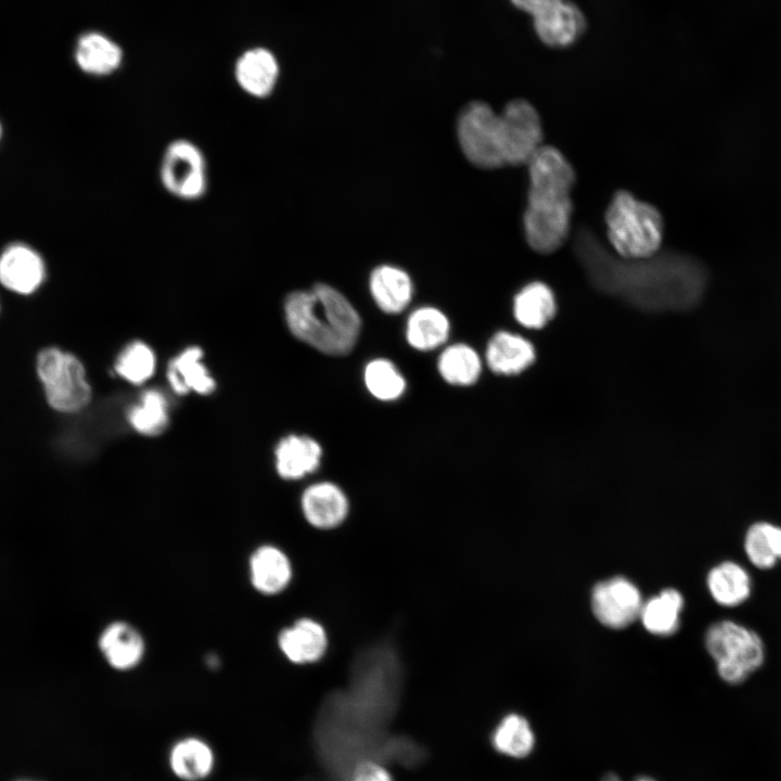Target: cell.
Wrapping results in <instances>:
<instances>
[{
	"label": "cell",
	"mask_w": 781,
	"mask_h": 781,
	"mask_svg": "<svg viewBox=\"0 0 781 781\" xmlns=\"http://www.w3.org/2000/svg\"><path fill=\"white\" fill-rule=\"evenodd\" d=\"M574 248L594 286L639 308L689 309L701 302L707 286L705 268L689 255L658 252L646 258H622L588 229L577 232Z\"/></svg>",
	"instance_id": "1"
},
{
	"label": "cell",
	"mask_w": 781,
	"mask_h": 781,
	"mask_svg": "<svg viewBox=\"0 0 781 781\" xmlns=\"http://www.w3.org/2000/svg\"><path fill=\"white\" fill-rule=\"evenodd\" d=\"M526 165L529 187L523 216L525 238L534 251L550 254L569 234L575 172L566 157L549 145H541Z\"/></svg>",
	"instance_id": "2"
},
{
	"label": "cell",
	"mask_w": 781,
	"mask_h": 781,
	"mask_svg": "<svg viewBox=\"0 0 781 781\" xmlns=\"http://www.w3.org/2000/svg\"><path fill=\"white\" fill-rule=\"evenodd\" d=\"M283 306L291 333L320 353L344 356L355 347L361 330L360 316L333 286L317 283L309 291H293Z\"/></svg>",
	"instance_id": "3"
},
{
	"label": "cell",
	"mask_w": 781,
	"mask_h": 781,
	"mask_svg": "<svg viewBox=\"0 0 781 781\" xmlns=\"http://www.w3.org/2000/svg\"><path fill=\"white\" fill-rule=\"evenodd\" d=\"M457 137L466 159L483 169L522 165L528 152V133L522 118L505 108L496 113L482 101L470 102L461 110Z\"/></svg>",
	"instance_id": "4"
},
{
	"label": "cell",
	"mask_w": 781,
	"mask_h": 781,
	"mask_svg": "<svg viewBox=\"0 0 781 781\" xmlns=\"http://www.w3.org/2000/svg\"><path fill=\"white\" fill-rule=\"evenodd\" d=\"M605 222L607 238L622 258H646L658 253L663 240V218L651 204L628 191H617L610 202Z\"/></svg>",
	"instance_id": "5"
},
{
	"label": "cell",
	"mask_w": 781,
	"mask_h": 781,
	"mask_svg": "<svg viewBox=\"0 0 781 781\" xmlns=\"http://www.w3.org/2000/svg\"><path fill=\"white\" fill-rule=\"evenodd\" d=\"M705 648L716 664L719 677L730 684L744 682L765 661L761 637L729 619L709 626L705 633Z\"/></svg>",
	"instance_id": "6"
},
{
	"label": "cell",
	"mask_w": 781,
	"mask_h": 781,
	"mask_svg": "<svg viewBox=\"0 0 781 781\" xmlns=\"http://www.w3.org/2000/svg\"><path fill=\"white\" fill-rule=\"evenodd\" d=\"M36 372L51 409L64 414L84 411L92 398L82 362L59 347L42 348L36 358Z\"/></svg>",
	"instance_id": "7"
},
{
	"label": "cell",
	"mask_w": 781,
	"mask_h": 781,
	"mask_svg": "<svg viewBox=\"0 0 781 781\" xmlns=\"http://www.w3.org/2000/svg\"><path fill=\"white\" fill-rule=\"evenodd\" d=\"M158 179L164 191L176 200H202L209 185L208 163L202 148L191 139H172L163 151Z\"/></svg>",
	"instance_id": "8"
},
{
	"label": "cell",
	"mask_w": 781,
	"mask_h": 781,
	"mask_svg": "<svg viewBox=\"0 0 781 781\" xmlns=\"http://www.w3.org/2000/svg\"><path fill=\"white\" fill-rule=\"evenodd\" d=\"M642 603L639 589L625 577L603 580L592 589L593 614L610 628L619 629L631 624L639 617Z\"/></svg>",
	"instance_id": "9"
},
{
	"label": "cell",
	"mask_w": 781,
	"mask_h": 781,
	"mask_svg": "<svg viewBox=\"0 0 781 781\" xmlns=\"http://www.w3.org/2000/svg\"><path fill=\"white\" fill-rule=\"evenodd\" d=\"M46 277L43 258L29 245L13 243L0 254V284L8 291L31 295L43 284Z\"/></svg>",
	"instance_id": "10"
},
{
	"label": "cell",
	"mask_w": 781,
	"mask_h": 781,
	"mask_svg": "<svg viewBox=\"0 0 781 781\" xmlns=\"http://www.w3.org/2000/svg\"><path fill=\"white\" fill-rule=\"evenodd\" d=\"M536 36L545 46L564 49L575 44L587 28V20L579 7L561 0L533 17Z\"/></svg>",
	"instance_id": "11"
},
{
	"label": "cell",
	"mask_w": 781,
	"mask_h": 781,
	"mask_svg": "<svg viewBox=\"0 0 781 781\" xmlns=\"http://www.w3.org/2000/svg\"><path fill=\"white\" fill-rule=\"evenodd\" d=\"M99 650L111 668L130 671L143 661L146 652L145 639L140 630L126 620H113L100 632Z\"/></svg>",
	"instance_id": "12"
},
{
	"label": "cell",
	"mask_w": 781,
	"mask_h": 781,
	"mask_svg": "<svg viewBox=\"0 0 781 781\" xmlns=\"http://www.w3.org/2000/svg\"><path fill=\"white\" fill-rule=\"evenodd\" d=\"M247 567L252 587L267 597L283 592L293 578L289 555L271 543L256 547L249 554Z\"/></svg>",
	"instance_id": "13"
},
{
	"label": "cell",
	"mask_w": 781,
	"mask_h": 781,
	"mask_svg": "<svg viewBox=\"0 0 781 781\" xmlns=\"http://www.w3.org/2000/svg\"><path fill=\"white\" fill-rule=\"evenodd\" d=\"M329 645L324 627L317 620L303 617L279 632L278 646L284 657L295 665L320 661Z\"/></svg>",
	"instance_id": "14"
},
{
	"label": "cell",
	"mask_w": 781,
	"mask_h": 781,
	"mask_svg": "<svg viewBox=\"0 0 781 781\" xmlns=\"http://www.w3.org/2000/svg\"><path fill=\"white\" fill-rule=\"evenodd\" d=\"M300 508L305 520L312 527L333 529L346 520L349 502L341 487L330 482H320L304 490Z\"/></svg>",
	"instance_id": "15"
},
{
	"label": "cell",
	"mask_w": 781,
	"mask_h": 781,
	"mask_svg": "<svg viewBox=\"0 0 781 781\" xmlns=\"http://www.w3.org/2000/svg\"><path fill=\"white\" fill-rule=\"evenodd\" d=\"M167 763L170 772L180 781H204L216 767V753L208 741L199 735H185L169 747Z\"/></svg>",
	"instance_id": "16"
},
{
	"label": "cell",
	"mask_w": 781,
	"mask_h": 781,
	"mask_svg": "<svg viewBox=\"0 0 781 781\" xmlns=\"http://www.w3.org/2000/svg\"><path fill=\"white\" fill-rule=\"evenodd\" d=\"M234 76L239 87L249 97L264 99L276 88L279 78V64L267 49L256 48L246 51L236 62Z\"/></svg>",
	"instance_id": "17"
},
{
	"label": "cell",
	"mask_w": 781,
	"mask_h": 781,
	"mask_svg": "<svg viewBox=\"0 0 781 781\" xmlns=\"http://www.w3.org/2000/svg\"><path fill=\"white\" fill-rule=\"evenodd\" d=\"M276 470L284 479H299L313 473L321 463L322 448L309 436L291 434L274 450Z\"/></svg>",
	"instance_id": "18"
},
{
	"label": "cell",
	"mask_w": 781,
	"mask_h": 781,
	"mask_svg": "<svg viewBox=\"0 0 781 781\" xmlns=\"http://www.w3.org/2000/svg\"><path fill=\"white\" fill-rule=\"evenodd\" d=\"M202 359L203 350L197 346H190L169 361L167 380L176 394L194 392L206 396L215 390L216 382Z\"/></svg>",
	"instance_id": "19"
},
{
	"label": "cell",
	"mask_w": 781,
	"mask_h": 781,
	"mask_svg": "<svg viewBox=\"0 0 781 781\" xmlns=\"http://www.w3.org/2000/svg\"><path fill=\"white\" fill-rule=\"evenodd\" d=\"M369 289L377 307L390 315L405 310L412 297L409 274L392 265H381L372 270Z\"/></svg>",
	"instance_id": "20"
},
{
	"label": "cell",
	"mask_w": 781,
	"mask_h": 781,
	"mask_svg": "<svg viewBox=\"0 0 781 781\" xmlns=\"http://www.w3.org/2000/svg\"><path fill=\"white\" fill-rule=\"evenodd\" d=\"M706 585L714 601L726 607L743 604L752 593L748 572L733 561H724L715 565L707 574Z\"/></svg>",
	"instance_id": "21"
},
{
	"label": "cell",
	"mask_w": 781,
	"mask_h": 781,
	"mask_svg": "<svg viewBox=\"0 0 781 781\" xmlns=\"http://www.w3.org/2000/svg\"><path fill=\"white\" fill-rule=\"evenodd\" d=\"M486 359L488 367L495 373L512 375L521 373L532 364L535 350L524 337L501 331L489 341Z\"/></svg>",
	"instance_id": "22"
},
{
	"label": "cell",
	"mask_w": 781,
	"mask_h": 781,
	"mask_svg": "<svg viewBox=\"0 0 781 781\" xmlns=\"http://www.w3.org/2000/svg\"><path fill=\"white\" fill-rule=\"evenodd\" d=\"M76 63L86 74L107 76L121 64V49L112 40L98 33H88L78 40L75 51Z\"/></svg>",
	"instance_id": "23"
},
{
	"label": "cell",
	"mask_w": 781,
	"mask_h": 781,
	"mask_svg": "<svg viewBox=\"0 0 781 781\" xmlns=\"http://www.w3.org/2000/svg\"><path fill=\"white\" fill-rule=\"evenodd\" d=\"M450 331L448 318L439 309L424 306L411 312L407 321L406 338L411 347L428 351L443 345Z\"/></svg>",
	"instance_id": "24"
},
{
	"label": "cell",
	"mask_w": 781,
	"mask_h": 781,
	"mask_svg": "<svg viewBox=\"0 0 781 781\" xmlns=\"http://www.w3.org/2000/svg\"><path fill=\"white\" fill-rule=\"evenodd\" d=\"M514 317L528 329L545 327L555 313V299L550 287L541 282L524 286L513 303Z\"/></svg>",
	"instance_id": "25"
},
{
	"label": "cell",
	"mask_w": 781,
	"mask_h": 781,
	"mask_svg": "<svg viewBox=\"0 0 781 781\" xmlns=\"http://www.w3.org/2000/svg\"><path fill=\"white\" fill-rule=\"evenodd\" d=\"M683 603V597L678 590L665 589L642 603L639 617L649 632L668 636L679 627Z\"/></svg>",
	"instance_id": "26"
},
{
	"label": "cell",
	"mask_w": 781,
	"mask_h": 781,
	"mask_svg": "<svg viewBox=\"0 0 781 781\" xmlns=\"http://www.w3.org/2000/svg\"><path fill=\"white\" fill-rule=\"evenodd\" d=\"M743 548L755 567H774L781 561V526L767 521L753 523L745 533Z\"/></svg>",
	"instance_id": "27"
},
{
	"label": "cell",
	"mask_w": 781,
	"mask_h": 781,
	"mask_svg": "<svg viewBox=\"0 0 781 781\" xmlns=\"http://www.w3.org/2000/svg\"><path fill=\"white\" fill-rule=\"evenodd\" d=\"M127 420L142 435L163 433L169 421V404L165 394L156 388L143 392L128 410Z\"/></svg>",
	"instance_id": "28"
},
{
	"label": "cell",
	"mask_w": 781,
	"mask_h": 781,
	"mask_svg": "<svg viewBox=\"0 0 781 781\" xmlns=\"http://www.w3.org/2000/svg\"><path fill=\"white\" fill-rule=\"evenodd\" d=\"M437 368L440 376L449 384L469 386L474 384L482 371L478 354L469 345L448 346L439 356Z\"/></svg>",
	"instance_id": "29"
},
{
	"label": "cell",
	"mask_w": 781,
	"mask_h": 781,
	"mask_svg": "<svg viewBox=\"0 0 781 781\" xmlns=\"http://www.w3.org/2000/svg\"><path fill=\"white\" fill-rule=\"evenodd\" d=\"M491 742L497 752L521 758L532 752L535 737L528 721L523 716L509 714L494 730Z\"/></svg>",
	"instance_id": "30"
},
{
	"label": "cell",
	"mask_w": 781,
	"mask_h": 781,
	"mask_svg": "<svg viewBox=\"0 0 781 781\" xmlns=\"http://www.w3.org/2000/svg\"><path fill=\"white\" fill-rule=\"evenodd\" d=\"M156 358L152 348L141 342L133 341L123 348L116 358L115 372L131 384L146 382L155 372Z\"/></svg>",
	"instance_id": "31"
},
{
	"label": "cell",
	"mask_w": 781,
	"mask_h": 781,
	"mask_svg": "<svg viewBox=\"0 0 781 781\" xmlns=\"http://www.w3.org/2000/svg\"><path fill=\"white\" fill-rule=\"evenodd\" d=\"M363 380L369 393L384 401L399 398L406 389L404 376L392 361L384 358H376L368 362Z\"/></svg>",
	"instance_id": "32"
},
{
	"label": "cell",
	"mask_w": 781,
	"mask_h": 781,
	"mask_svg": "<svg viewBox=\"0 0 781 781\" xmlns=\"http://www.w3.org/2000/svg\"><path fill=\"white\" fill-rule=\"evenodd\" d=\"M348 781H394V779L385 766L373 760H367L355 767Z\"/></svg>",
	"instance_id": "33"
},
{
	"label": "cell",
	"mask_w": 781,
	"mask_h": 781,
	"mask_svg": "<svg viewBox=\"0 0 781 781\" xmlns=\"http://www.w3.org/2000/svg\"><path fill=\"white\" fill-rule=\"evenodd\" d=\"M509 1L517 10L529 14L532 17H535L561 0H509Z\"/></svg>",
	"instance_id": "34"
},
{
	"label": "cell",
	"mask_w": 781,
	"mask_h": 781,
	"mask_svg": "<svg viewBox=\"0 0 781 781\" xmlns=\"http://www.w3.org/2000/svg\"><path fill=\"white\" fill-rule=\"evenodd\" d=\"M602 781H622L615 773H607L603 777Z\"/></svg>",
	"instance_id": "35"
},
{
	"label": "cell",
	"mask_w": 781,
	"mask_h": 781,
	"mask_svg": "<svg viewBox=\"0 0 781 781\" xmlns=\"http://www.w3.org/2000/svg\"><path fill=\"white\" fill-rule=\"evenodd\" d=\"M635 781H656V780H654L651 777L641 776V777H638L637 779H635Z\"/></svg>",
	"instance_id": "36"
},
{
	"label": "cell",
	"mask_w": 781,
	"mask_h": 781,
	"mask_svg": "<svg viewBox=\"0 0 781 781\" xmlns=\"http://www.w3.org/2000/svg\"><path fill=\"white\" fill-rule=\"evenodd\" d=\"M1 132H2V130H1V125H0V139H1Z\"/></svg>",
	"instance_id": "37"
}]
</instances>
